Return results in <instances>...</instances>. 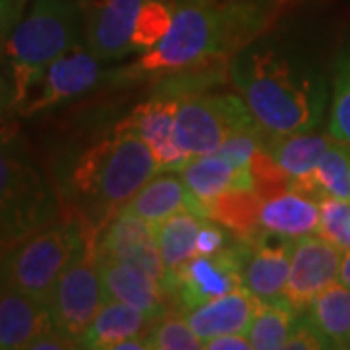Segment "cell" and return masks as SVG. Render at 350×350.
Wrapping results in <instances>:
<instances>
[{
  "label": "cell",
  "mask_w": 350,
  "mask_h": 350,
  "mask_svg": "<svg viewBox=\"0 0 350 350\" xmlns=\"http://www.w3.org/2000/svg\"><path fill=\"white\" fill-rule=\"evenodd\" d=\"M230 78L269 138L310 133L325 119V76L282 47L253 41L230 59Z\"/></svg>",
  "instance_id": "obj_1"
},
{
  "label": "cell",
  "mask_w": 350,
  "mask_h": 350,
  "mask_svg": "<svg viewBox=\"0 0 350 350\" xmlns=\"http://www.w3.org/2000/svg\"><path fill=\"white\" fill-rule=\"evenodd\" d=\"M267 10L245 0H183L175 6L167 36L125 68V78L167 76L220 63L255 41Z\"/></svg>",
  "instance_id": "obj_2"
},
{
  "label": "cell",
  "mask_w": 350,
  "mask_h": 350,
  "mask_svg": "<svg viewBox=\"0 0 350 350\" xmlns=\"http://www.w3.org/2000/svg\"><path fill=\"white\" fill-rule=\"evenodd\" d=\"M160 167L150 146L123 125L82 152L72 165L66 195L68 211L80 214L98 232L121 213Z\"/></svg>",
  "instance_id": "obj_3"
},
{
  "label": "cell",
  "mask_w": 350,
  "mask_h": 350,
  "mask_svg": "<svg viewBox=\"0 0 350 350\" xmlns=\"http://www.w3.org/2000/svg\"><path fill=\"white\" fill-rule=\"evenodd\" d=\"M80 27L76 0H31L29 10L0 47L12 82L10 109L16 111L53 61L80 43Z\"/></svg>",
  "instance_id": "obj_4"
},
{
  "label": "cell",
  "mask_w": 350,
  "mask_h": 350,
  "mask_svg": "<svg viewBox=\"0 0 350 350\" xmlns=\"http://www.w3.org/2000/svg\"><path fill=\"white\" fill-rule=\"evenodd\" d=\"M92 234L100 232L80 214L66 211L64 218H57L14 245L0 267V286L49 304L59 278L82 253Z\"/></svg>",
  "instance_id": "obj_5"
},
{
  "label": "cell",
  "mask_w": 350,
  "mask_h": 350,
  "mask_svg": "<svg viewBox=\"0 0 350 350\" xmlns=\"http://www.w3.org/2000/svg\"><path fill=\"white\" fill-rule=\"evenodd\" d=\"M59 193L12 131L0 129V228L16 241L61 214Z\"/></svg>",
  "instance_id": "obj_6"
},
{
  "label": "cell",
  "mask_w": 350,
  "mask_h": 350,
  "mask_svg": "<svg viewBox=\"0 0 350 350\" xmlns=\"http://www.w3.org/2000/svg\"><path fill=\"white\" fill-rule=\"evenodd\" d=\"M261 131L239 94H187L175 115V138L187 158L214 154L236 133Z\"/></svg>",
  "instance_id": "obj_7"
},
{
  "label": "cell",
  "mask_w": 350,
  "mask_h": 350,
  "mask_svg": "<svg viewBox=\"0 0 350 350\" xmlns=\"http://www.w3.org/2000/svg\"><path fill=\"white\" fill-rule=\"evenodd\" d=\"M98 236L100 234L90 236L82 253L59 278L49 301L55 331L70 340L76 349L101 306L107 301L100 273Z\"/></svg>",
  "instance_id": "obj_8"
},
{
  "label": "cell",
  "mask_w": 350,
  "mask_h": 350,
  "mask_svg": "<svg viewBox=\"0 0 350 350\" xmlns=\"http://www.w3.org/2000/svg\"><path fill=\"white\" fill-rule=\"evenodd\" d=\"M250 241L239 239L234 245L211 255H195L175 273L174 294L183 312L195 310L204 301L224 296L243 286V262Z\"/></svg>",
  "instance_id": "obj_9"
},
{
  "label": "cell",
  "mask_w": 350,
  "mask_h": 350,
  "mask_svg": "<svg viewBox=\"0 0 350 350\" xmlns=\"http://www.w3.org/2000/svg\"><path fill=\"white\" fill-rule=\"evenodd\" d=\"M100 78L101 61L88 49V45L78 43L47 66V70L27 92L25 100L16 107V113L33 117L49 111L86 94L100 82Z\"/></svg>",
  "instance_id": "obj_10"
},
{
  "label": "cell",
  "mask_w": 350,
  "mask_h": 350,
  "mask_svg": "<svg viewBox=\"0 0 350 350\" xmlns=\"http://www.w3.org/2000/svg\"><path fill=\"white\" fill-rule=\"evenodd\" d=\"M340 259L342 250L319 234L296 239L282 301L296 315L308 312L312 301L338 280Z\"/></svg>",
  "instance_id": "obj_11"
},
{
  "label": "cell",
  "mask_w": 350,
  "mask_h": 350,
  "mask_svg": "<svg viewBox=\"0 0 350 350\" xmlns=\"http://www.w3.org/2000/svg\"><path fill=\"white\" fill-rule=\"evenodd\" d=\"M98 253L123 262H131L150 275L170 294L174 292V280L167 273L158 250L156 226L133 214L117 213L101 228L98 236Z\"/></svg>",
  "instance_id": "obj_12"
},
{
  "label": "cell",
  "mask_w": 350,
  "mask_h": 350,
  "mask_svg": "<svg viewBox=\"0 0 350 350\" xmlns=\"http://www.w3.org/2000/svg\"><path fill=\"white\" fill-rule=\"evenodd\" d=\"M179 101V96L165 90L138 105L123 123H119L137 133L150 146L160 172H179L189 160L175 138V115Z\"/></svg>",
  "instance_id": "obj_13"
},
{
  "label": "cell",
  "mask_w": 350,
  "mask_h": 350,
  "mask_svg": "<svg viewBox=\"0 0 350 350\" xmlns=\"http://www.w3.org/2000/svg\"><path fill=\"white\" fill-rule=\"evenodd\" d=\"M144 0H90L84 36L88 49L101 63L117 61L133 53L131 36Z\"/></svg>",
  "instance_id": "obj_14"
},
{
  "label": "cell",
  "mask_w": 350,
  "mask_h": 350,
  "mask_svg": "<svg viewBox=\"0 0 350 350\" xmlns=\"http://www.w3.org/2000/svg\"><path fill=\"white\" fill-rule=\"evenodd\" d=\"M247 241L243 286L259 301H282L296 239L259 232Z\"/></svg>",
  "instance_id": "obj_15"
},
{
  "label": "cell",
  "mask_w": 350,
  "mask_h": 350,
  "mask_svg": "<svg viewBox=\"0 0 350 350\" xmlns=\"http://www.w3.org/2000/svg\"><path fill=\"white\" fill-rule=\"evenodd\" d=\"M100 255V253H98ZM100 273L107 300H117L148 313L154 319L170 315V292L131 262L100 255Z\"/></svg>",
  "instance_id": "obj_16"
},
{
  "label": "cell",
  "mask_w": 350,
  "mask_h": 350,
  "mask_svg": "<svg viewBox=\"0 0 350 350\" xmlns=\"http://www.w3.org/2000/svg\"><path fill=\"white\" fill-rule=\"evenodd\" d=\"M49 331H55L49 304L20 290L0 286V349H27Z\"/></svg>",
  "instance_id": "obj_17"
},
{
  "label": "cell",
  "mask_w": 350,
  "mask_h": 350,
  "mask_svg": "<svg viewBox=\"0 0 350 350\" xmlns=\"http://www.w3.org/2000/svg\"><path fill=\"white\" fill-rule=\"evenodd\" d=\"M259 304L261 301L247 288L241 286L224 296L204 301L195 310H189L185 313V319L191 329L202 338V342L226 333L247 335L251 321L259 310Z\"/></svg>",
  "instance_id": "obj_18"
},
{
  "label": "cell",
  "mask_w": 350,
  "mask_h": 350,
  "mask_svg": "<svg viewBox=\"0 0 350 350\" xmlns=\"http://www.w3.org/2000/svg\"><path fill=\"white\" fill-rule=\"evenodd\" d=\"M125 213L158 226L170 216L183 211H193L204 216L202 204L185 185L181 172H160L138 191L123 208ZM206 218V216H204Z\"/></svg>",
  "instance_id": "obj_19"
},
{
  "label": "cell",
  "mask_w": 350,
  "mask_h": 350,
  "mask_svg": "<svg viewBox=\"0 0 350 350\" xmlns=\"http://www.w3.org/2000/svg\"><path fill=\"white\" fill-rule=\"evenodd\" d=\"M179 172L200 204L228 191H255L250 165H238L220 152L189 158Z\"/></svg>",
  "instance_id": "obj_20"
},
{
  "label": "cell",
  "mask_w": 350,
  "mask_h": 350,
  "mask_svg": "<svg viewBox=\"0 0 350 350\" xmlns=\"http://www.w3.org/2000/svg\"><path fill=\"white\" fill-rule=\"evenodd\" d=\"M319 220H321V200L292 189L262 200L261 213H259L261 232L290 239H300L317 234Z\"/></svg>",
  "instance_id": "obj_21"
},
{
  "label": "cell",
  "mask_w": 350,
  "mask_h": 350,
  "mask_svg": "<svg viewBox=\"0 0 350 350\" xmlns=\"http://www.w3.org/2000/svg\"><path fill=\"white\" fill-rule=\"evenodd\" d=\"M156 321L158 319H154L152 315L129 304L107 300L80 340V349L115 350L117 345L126 338L146 335Z\"/></svg>",
  "instance_id": "obj_22"
},
{
  "label": "cell",
  "mask_w": 350,
  "mask_h": 350,
  "mask_svg": "<svg viewBox=\"0 0 350 350\" xmlns=\"http://www.w3.org/2000/svg\"><path fill=\"white\" fill-rule=\"evenodd\" d=\"M288 189L319 200H350V144L335 140L312 172L290 179Z\"/></svg>",
  "instance_id": "obj_23"
},
{
  "label": "cell",
  "mask_w": 350,
  "mask_h": 350,
  "mask_svg": "<svg viewBox=\"0 0 350 350\" xmlns=\"http://www.w3.org/2000/svg\"><path fill=\"white\" fill-rule=\"evenodd\" d=\"M204 216L193 211H183L174 216H170L167 220H163L156 226V239H158V250L162 255V261L167 269V273L172 276L175 286V273L191 261L197 253V238L202 224H204ZM174 294V292H172Z\"/></svg>",
  "instance_id": "obj_24"
},
{
  "label": "cell",
  "mask_w": 350,
  "mask_h": 350,
  "mask_svg": "<svg viewBox=\"0 0 350 350\" xmlns=\"http://www.w3.org/2000/svg\"><path fill=\"white\" fill-rule=\"evenodd\" d=\"M308 319L325 338L329 349H350V288L342 282L327 286L308 308Z\"/></svg>",
  "instance_id": "obj_25"
},
{
  "label": "cell",
  "mask_w": 350,
  "mask_h": 350,
  "mask_svg": "<svg viewBox=\"0 0 350 350\" xmlns=\"http://www.w3.org/2000/svg\"><path fill=\"white\" fill-rule=\"evenodd\" d=\"M262 199L257 191H228L202 204L204 216L239 239L255 238L259 228V213Z\"/></svg>",
  "instance_id": "obj_26"
},
{
  "label": "cell",
  "mask_w": 350,
  "mask_h": 350,
  "mask_svg": "<svg viewBox=\"0 0 350 350\" xmlns=\"http://www.w3.org/2000/svg\"><path fill=\"white\" fill-rule=\"evenodd\" d=\"M337 138L319 133H298L290 137L273 138L267 148L273 154L276 163L286 172L290 179L308 175L319 162V158L327 152V148L335 142Z\"/></svg>",
  "instance_id": "obj_27"
},
{
  "label": "cell",
  "mask_w": 350,
  "mask_h": 350,
  "mask_svg": "<svg viewBox=\"0 0 350 350\" xmlns=\"http://www.w3.org/2000/svg\"><path fill=\"white\" fill-rule=\"evenodd\" d=\"M296 313L284 301H261L251 321L247 338L253 350L286 349Z\"/></svg>",
  "instance_id": "obj_28"
},
{
  "label": "cell",
  "mask_w": 350,
  "mask_h": 350,
  "mask_svg": "<svg viewBox=\"0 0 350 350\" xmlns=\"http://www.w3.org/2000/svg\"><path fill=\"white\" fill-rule=\"evenodd\" d=\"M327 133L350 144V45L340 49L333 68Z\"/></svg>",
  "instance_id": "obj_29"
},
{
  "label": "cell",
  "mask_w": 350,
  "mask_h": 350,
  "mask_svg": "<svg viewBox=\"0 0 350 350\" xmlns=\"http://www.w3.org/2000/svg\"><path fill=\"white\" fill-rule=\"evenodd\" d=\"M174 4L163 0H144L135 20L131 45L133 53H146L162 41L174 22Z\"/></svg>",
  "instance_id": "obj_30"
},
{
  "label": "cell",
  "mask_w": 350,
  "mask_h": 350,
  "mask_svg": "<svg viewBox=\"0 0 350 350\" xmlns=\"http://www.w3.org/2000/svg\"><path fill=\"white\" fill-rule=\"evenodd\" d=\"M148 350H200L202 338L191 329L185 315H165L146 333Z\"/></svg>",
  "instance_id": "obj_31"
},
{
  "label": "cell",
  "mask_w": 350,
  "mask_h": 350,
  "mask_svg": "<svg viewBox=\"0 0 350 350\" xmlns=\"http://www.w3.org/2000/svg\"><path fill=\"white\" fill-rule=\"evenodd\" d=\"M250 167L251 174H253V179H255V191L259 193V197L262 200L276 197V195L288 191L290 177L276 163L273 154L267 148V144L255 152V156L251 158Z\"/></svg>",
  "instance_id": "obj_32"
},
{
  "label": "cell",
  "mask_w": 350,
  "mask_h": 350,
  "mask_svg": "<svg viewBox=\"0 0 350 350\" xmlns=\"http://www.w3.org/2000/svg\"><path fill=\"white\" fill-rule=\"evenodd\" d=\"M317 234L340 250H350V200L321 199V220Z\"/></svg>",
  "instance_id": "obj_33"
},
{
  "label": "cell",
  "mask_w": 350,
  "mask_h": 350,
  "mask_svg": "<svg viewBox=\"0 0 350 350\" xmlns=\"http://www.w3.org/2000/svg\"><path fill=\"white\" fill-rule=\"evenodd\" d=\"M269 137L261 131H245V133H236L226 140L220 146V154L226 156L238 165H250L251 158L261 146H265V138Z\"/></svg>",
  "instance_id": "obj_34"
},
{
  "label": "cell",
  "mask_w": 350,
  "mask_h": 350,
  "mask_svg": "<svg viewBox=\"0 0 350 350\" xmlns=\"http://www.w3.org/2000/svg\"><path fill=\"white\" fill-rule=\"evenodd\" d=\"M286 349L290 350H323L329 349L327 340L321 337V333L313 327L306 313H300L292 325L290 337H288Z\"/></svg>",
  "instance_id": "obj_35"
},
{
  "label": "cell",
  "mask_w": 350,
  "mask_h": 350,
  "mask_svg": "<svg viewBox=\"0 0 350 350\" xmlns=\"http://www.w3.org/2000/svg\"><path fill=\"white\" fill-rule=\"evenodd\" d=\"M226 245H228V234H226L224 226L206 218L202 228H200L199 238H197V253L199 255H211V253L224 250Z\"/></svg>",
  "instance_id": "obj_36"
},
{
  "label": "cell",
  "mask_w": 350,
  "mask_h": 350,
  "mask_svg": "<svg viewBox=\"0 0 350 350\" xmlns=\"http://www.w3.org/2000/svg\"><path fill=\"white\" fill-rule=\"evenodd\" d=\"M27 0H0V47L24 18Z\"/></svg>",
  "instance_id": "obj_37"
},
{
  "label": "cell",
  "mask_w": 350,
  "mask_h": 350,
  "mask_svg": "<svg viewBox=\"0 0 350 350\" xmlns=\"http://www.w3.org/2000/svg\"><path fill=\"white\" fill-rule=\"evenodd\" d=\"M206 350H250L251 342L243 333H226L204 340Z\"/></svg>",
  "instance_id": "obj_38"
},
{
  "label": "cell",
  "mask_w": 350,
  "mask_h": 350,
  "mask_svg": "<svg viewBox=\"0 0 350 350\" xmlns=\"http://www.w3.org/2000/svg\"><path fill=\"white\" fill-rule=\"evenodd\" d=\"M338 282L350 288V250H342L340 269H338Z\"/></svg>",
  "instance_id": "obj_39"
},
{
  "label": "cell",
  "mask_w": 350,
  "mask_h": 350,
  "mask_svg": "<svg viewBox=\"0 0 350 350\" xmlns=\"http://www.w3.org/2000/svg\"><path fill=\"white\" fill-rule=\"evenodd\" d=\"M18 241L16 239H12L2 228H0V267H2V262H4V259H6V255L12 251V247L16 245Z\"/></svg>",
  "instance_id": "obj_40"
},
{
  "label": "cell",
  "mask_w": 350,
  "mask_h": 350,
  "mask_svg": "<svg viewBox=\"0 0 350 350\" xmlns=\"http://www.w3.org/2000/svg\"><path fill=\"white\" fill-rule=\"evenodd\" d=\"M2 101H8V105H10V101H12V96H10L8 92H4V90H0V105H2Z\"/></svg>",
  "instance_id": "obj_41"
},
{
  "label": "cell",
  "mask_w": 350,
  "mask_h": 350,
  "mask_svg": "<svg viewBox=\"0 0 350 350\" xmlns=\"http://www.w3.org/2000/svg\"><path fill=\"white\" fill-rule=\"evenodd\" d=\"M0 90H4V92H8V94L12 96V88H8V84L2 80V76H0Z\"/></svg>",
  "instance_id": "obj_42"
}]
</instances>
